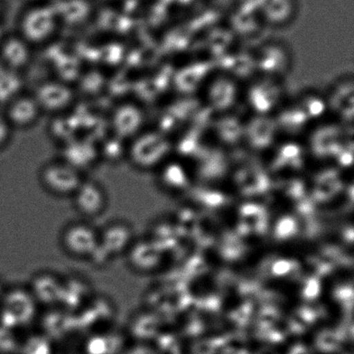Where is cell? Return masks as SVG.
I'll use <instances>...</instances> for the list:
<instances>
[{
  "label": "cell",
  "mask_w": 354,
  "mask_h": 354,
  "mask_svg": "<svg viewBox=\"0 0 354 354\" xmlns=\"http://www.w3.org/2000/svg\"><path fill=\"white\" fill-rule=\"evenodd\" d=\"M43 114L32 94L21 93L7 103L5 118L10 127L26 130L34 126Z\"/></svg>",
  "instance_id": "6"
},
{
  "label": "cell",
  "mask_w": 354,
  "mask_h": 354,
  "mask_svg": "<svg viewBox=\"0 0 354 354\" xmlns=\"http://www.w3.org/2000/svg\"><path fill=\"white\" fill-rule=\"evenodd\" d=\"M110 120L114 136L130 141L141 133L144 116L136 104L124 103L113 111Z\"/></svg>",
  "instance_id": "7"
},
{
  "label": "cell",
  "mask_w": 354,
  "mask_h": 354,
  "mask_svg": "<svg viewBox=\"0 0 354 354\" xmlns=\"http://www.w3.org/2000/svg\"><path fill=\"white\" fill-rule=\"evenodd\" d=\"M32 95L41 112L62 114L74 103L75 93L64 82L48 81L41 83Z\"/></svg>",
  "instance_id": "5"
},
{
  "label": "cell",
  "mask_w": 354,
  "mask_h": 354,
  "mask_svg": "<svg viewBox=\"0 0 354 354\" xmlns=\"http://www.w3.org/2000/svg\"><path fill=\"white\" fill-rule=\"evenodd\" d=\"M97 1H99L100 3H110L115 1V0H97Z\"/></svg>",
  "instance_id": "11"
},
{
  "label": "cell",
  "mask_w": 354,
  "mask_h": 354,
  "mask_svg": "<svg viewBox=\"0 0 354 354\" xmlns=\"http://www.w3.org/2000/svg\"><path fill=\"white\" fill-rule=\"evenodd\" d=\"M84 179V173L62 159L47 163L41 166L39 172V182L43 188L58 197L74 196Z\"/></svg>",
  "instance_id": "2"
},
{
  "label": "cell",
  "mask_w": 354,
  "mask_h": 354,
  "mask_svg": "<svg viewBox=\"0 0 354 354\" xmlns=\"http://www.w3.org/2000/svg\"><path fill=\"white\" fill-rule=\"evenodd\" d=\"M75 210L86 218L102 216L109 206V195L100 183L84 179L71 197Z\"/></svg>",
  "instance_id": "4"
},
{
  "label": "cell",
  "mask_w": 354,
  "mask_h": 354,
  "mask_svg": "<svg viewBox=\"0 0 354 354\" xmlns=\"http://www.w3.org/2000/svg\"><path fill=\"white\" fill-rule=\"evenodd\" d=\"M133 242V229L124 222H114L100 231V245L112 256L129 251Z\"/></svg>",
  "instance_id": "8"
},
{
  "label": "cell",
  "mask_w": 354,
  "mask_h": 354,
  "mask_svg": "<svg viewBox=\"0 0 354 354\" xmlns=\"http://www.w3.org/2000/svg\"><path fill=\"white\" fill-rule=\"evenodd\" d=\"M30 46L19 34L10 38L5 48V59L9 71L19 73L27 67L32 57Z\"/></svg>",
  "instance_id": "10"
},
{
  "label": "cell",
  "mask_w": 354,
  "mask_h": 354,
  "mask_svg": "<svg viewBox=\"0 0 354 354\" xmlns=\"http://www.w3.org/2000/svg\"><path fill=\"white\" fill-rule=\"evenodd\" d=\"M61 242L68 255L90 259L100 246V231L88 223L69 224L62 231Z\"/></svg>",
  "instance_id": "3"
},
{
  "label": "cell",
  "mask_w": 354,
  "mask_h": 354,
  "mask_svg": "<svg viewBox=\"0 0 354 354\" xmlns=\"http://www.w3.org/2000/svg\"><path fill=\"white\" fill-rule=\"evenodd\" d=\"M60 24L53 5L33 6L21 17L19 35L30 45L41 44L54 37Z\"/></svg>",
  "instance_id": "1"
},
{
  "label": "cell",
  "mask_w": 354,
  "mask_h": 354,
  "mask_svg": "<svg viewBox=\"0 0 354 354\" xmlns=\"http://www.w3.org/2000/svg\"><path fill=\"white\" fill-rule=\"evenodd\" d=\"M100 152L95 145L84 141H72L66 147L62 161L84 173L98 161Z\"/></svg>",
  "instance_id": "9"
}]
</instances>
